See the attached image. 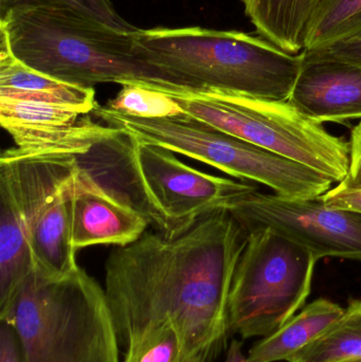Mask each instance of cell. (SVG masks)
<instances>
[{"label": "cell", "instance_id": "ac0fdd59", "mask_svg": "<svg viewBox=\"0 0 361 362\" xmlns=\"http://www.w3.org/2000/svg\"><path fill=\"white\" fill-rule=\"evenodd\" d=\"M361 359V300L352 299L343 315L288 362H341Z\"/></svg>", "mask_w": 361, "mask_h": 362}, {"label": "cell", "instance_id": "30bf717a", "mask_svg": "<svg viewBox=\"0 0 361 362\" xmlns=\"http://www.w3.org/2000/svg\"><path fill=\"white\" fill-rule=\"evenodd\" d=\"M228 210L246 231L275 230L309 249L318 259L361 262V212L326 206L321 196L288 199L254 191Z\"/></svg>", "mask_w": 361, "mask_h": 362}, {"label": "cell", "instance_id": "8fae6325", "mask_svg": "<svg viewBox=\"0 0 361 362\" xmlns=\"http://www.w3.org/2000/svg\"><path fill=\"white\" fill-rule=\"evenodd\" d=\"M74 106L0 98V123L27 153L78 155L110 129Z\"/></svg>", "mask_w": 361, "mask_h": 362}, {"label": "cell", "instance_id": "8992f818", "mask_svg": "<svg viewBox=\"0 0 361 362\" xmlns=\"http://www.w3.org/2000/svg\"><path fill=\"white\" fill-rule=\"evenodd\" d=\"M100 120L148 144L211 165L242 180L254 181L288 199H314L332 187L328 176L209 127L187 114L170 118L143 119L99 106Z\"/></svg>", "mask_w": 361, "mask_h": 362}, {"label": "cell", "instance_id": "7a4b0ae2", "mask_svg": "<svg viewBox=\"0 0 361 362\" xmlns=\"http://www.w3.org/2000/svg\"><path fill=\"white\" fill-rule=\"evenodd\" d=\"M137 32L120 31L64 8H20L0 18V42L19 62L59 82L85 88L116 83L170 95L195 93L144 57Z\"/></svg>", "mask_w": 361, "mask_h": 362}, {"label": "cell", "instance_id": "9a60e30c", "mask_svg": "<svg viewBox=\"0 0 361 362\" xmlns=\"http://www.w3.org/2000/svg\"><path fill=\"white\" fill-rule=\"evenodd\" d=\"M0 98L74 106L89 114L100 106L95 89L66 84L28 67L4 42H0Z\"/></svg>", "mask_w": 361, "mask_h": 362}, {"label": "cell", "instance_id": "4fadbf2b", "mask_svg": "<svg viewBox=\"0 0 361 362\" xmlns=\"http://www.w3.org/2000/svg\"><path fill=\"white\" fill-rule=\"evenodd\" d=\"M148 225L143 215L76 167L72 187V245L76 251L95 245L125 246L137 240Z\"/></svg>", "mask_w": 361, "mask_h": 362}, {"label": "cell", "instance_id": "d4e9b609", "mask_svg": "<svg viewBox=\"0 0 361 362\" xmlns=\"http://www.w3.org/2000/svg\"><path fill=\"white\" fill-rule=\"evenodd\" d=\"M0 362H27L16 329L6 320H0Z\"/></svg>", "mask_w": 361, "mask_h": 362}, {"label": "cell", "instance_id": "2e32d148", "mask_svg": "<svg viewBox=\"0 0 361 362\" xmlns=\"http://www.w3.org/2000/svg\"><path fill=\"white\" fill-rule=\"evenodd\" d=\"M345 308L326 298L315 300L275 333L256 342L249 362L290 361L343 315Z\"/></svg>", "mask_w": 361, "mask_h": 362}, {"label": "cell", "instance_id": "7c38bea8", "mask_svg": "<svg viewBox=\"0 0 361 362\" xmlns=\"http://www.w3.org/2000/svg\"><path fill=\"white\" fill-rule=\"evenodd\" d=\"M303 62L288 102L322 123L361 119V67L303 50Z\"/></svg>", "mask_w": 361, "mask_h": 362}, {"label": "cell", "instance_id": "52a82bcc", "mask_svg": "<svg viewBox=\"0 0 361 362\" xmlns=\"http://www.w3.org/2000/svg\"><path fill=\"white\" fill-rule=\"evenodd\" d=\"M171 95L188 116L307 165L334 183L349 173V142L307 118L290 102L220 90Z\"/></svg>", "mask_w": 361, "mask_h": 362}, {"label": "cell", "instance_id": "5b68a950", "mask_svg": "<svg viewBox=\"0 0 361 362\" xmlns=\"http://www.w3.org/2000/svg\"><path fill=\"white\" fill-rule=\"evenodd\" d=\"M0 320L16 329L27 362H120L105 291L82 268L59 279L33 268Z\"/></svg>", "mask_w": 361, "mask_h": 362}, {"label": "cell", "instance_id": "277c9868", "mask_svg": "<svg viewBox=\"0 0 361 362\" xmlns=\"http://www.w3.org/2000/svg\"><path fill=\"white\" fill-rule=\"evenodd\" d=\"M142 54L195 91L220 90L288 101L303 54L264 38L201 27L156 28L136 34Z\"/></svg>", "mask_w": 361, "mask_h": 362}, {"label": "cell", "instance_id": "83f0119b", "mask_svg": "<svg viewBox=\"0 0 361 362\" xmlns=\"http://www.w3.org/2000/svg\"><path fill=\"white\" fill-rule=\"evenodd\" d=\"M341 362H361V359H360V361H341Z\"/></svg>", "mask_w": 361, "mask_h": 362}, {"label": "cell", "instance_id": "9c48e42d", "mask_svg": "<svg viewBox=\"0 0 361 362\" xmlns=\"http://www.w3.org/2000/svg\"><path fill=\"white\" fill-rule=\"evenodd\" d=\"M76 155L8 148L0 156V314L33 269L30 234L40 213L73 177Z\"/></svg>", "mask_w": 361, "mask_h": 362}, {"label": "cell", "instance_id": "7402d4cb", "mask_svg": "<svg viewBox=\"0 0 361 362\" xmlns=\"http://www.w3.org/2000/svg\"><path fill=\"white\" fill-rule=\"evenodd\" d=\"M32 8L71 10L120 31H139L119 15L110 0H0V18L11 11Z\"/></svg>", "mask_w": 361, "mask_h": 362}, {"label": "cell", "instance_id": "cb8c5ba5", "mask_svg": "<svg viewBox=\"0 0 361 362\" xmlns=\"http://www.w3.org/2000/svg\"><path fill=\"white\" fill-rule=\"evenodd\" d=\"M349 148V173L337 187L343 189H361V121L352 129Z\"/></svg>", "mask_w": 361, "mask_h": 362}, {"label": "cell", "instance_id": "5bb4252c", "mask_svg": "<svg viewBox=\"0 0 361 362\" xmlns=\"http://www.w3.org/2000/svg\"><path fill=\"white\" fill-rule=\"evenodd\" d=\"M73 178L74 175L45 206L30 234L33 268L50 278H64L78 268L72 245Z\"/></svg>", "mask_w": 361, "mask_h": 362}, {"label": "cell", "instance_id": "603a6c76", "mask_svg": "<svg viewBox=\"0 0 361 362\" xmlns=\"http://www.w3.org/2000/svg\"><path fill=\"white\" fill-rule=\"evenodd\" d=\"M307 50L321 57L341 59L361 67V31Z\"/></svg>", "mask_w": 361, "mask_h": 362}, {"label": "cell", "instance_id": "44dd1931", "mask_svg": "<svg viewBox=\"0 0 361 362\" xmlns=\"http://www.w3.org/2000/svg\"><path fill=\"white\" fill-rule=\"evenodd\" d=\"M125 350L123 362H195L171 322L150 329Z\"/></svg>", "mask_w": 361, "mask_h": 362}, {"label": "cell", "instance_id": "e0dca14e", "mask_svg": "<svg viewBox=\"0 0 361 362\" xmlns=\"http://www.w3.org/2000/svg\"><path fill=\"white\" fill-rule=\"evenodd\" d=\"M264 40L290 54L304 50L305 32L317 0H241Z\"/></svg>", "mask_w": 361, "mask_h": 362}, {"label": "cell", "instance_id": "3957f363", "mask_svg": "<svg viewBox=\"0 0 361 362\" xmlns=\"http://www.w3.org/2000/svg\"><path fill=\"white\" fill-rule=\"evenodd\" d=\"M76 159L81 172L169 238L186 231L203 215L229 209L256 191L245 181L193 169L169 148L112 127Z\"/></svg>", "mask_w": 361, "mask_h": 362}, {"label": "cell", "instance_id": "ba28073f", "mask_svg": "<svg viewBox=\"0 0 361 362\" xmlns=\"http://www.w3.org/2000/svg\"><path fill=\"white\" fill-rule=\"evenodd\" d=\"M229 295L231 333L265 338L285 325L307 302L318 259L269 228L247 231Z\"/></svg>", "mask_w": 361, "mask_h": 362}, {"label": "cell", "instance_id": "d6986e66", "mask_svg": "<svg viewBox=\"0 0 361 362\" xmlns=\"http://www.w3.org/2000/svg\"><path fill=\"white\" fill-rule=\"evenodd\" d=\"M360 31L361 0H317L307 23L304 50Z\"/></svg>", "mask_w": 361, "mask_h": 362}, {"label": "cell", "instance_id": "4316f807", "mask_svg": "<svg viewBox=\"0 0 361 362\" xmlns=\"http://www.w3.org/2000/svg\"><path fill=\"white\" fill-rule=\"evenodd\" d=\"M225 362H249L248 356H246L242 349V342L239 340L233 339L228 346L227 351L226 359Z\"/></svg>", "mask_w": 361, "mask_h": 362}, {"label": "cell", "instance_id": "484cf974", "mask_svg": "<svg viewBox=\"0 0 361 362\" xmlns=\"http://www.w3.org/2000/svg\"><path fill=\"white\" fill-rule=\"evenodd\" d=\"M321 199L329 206L361 212V189H343L335 187L324 194Z\"/></svg>", "mask_w": 361, "mask_h": 362}, {"label": "cell", "instance_id": "6da1fadb", "mask_svg": "<svg viewBox=\"0 0 361 362\" xmlns=\"http://www.w3.org/2000/svg\"><path fill=\"white\" fill-rule=\"evenodd\" d=\"M248 232L228 209L169 238L155 230L116 246L105 264V295L120 344L175 325L189 356L211 362L227 346L228 303Z\"/></svg>", "mask_w": 361, "mask_h": 362}, {"label": "cell", "instance_id": "ffe728a7", "mask_svg": "<svg viewBox=\"0 0 361 362\" xmlns=\"http://www.w3.org/2000/svg\"><path fill=\"white\" fill-rule=\"evenodd\" d=\"M106 106L120 114L143 119L170 118L184 114L170 93L135 84L122 85L117 97Z\"/></svg>", "mask_w": 361, "mask_h": 362}]
</instances>
